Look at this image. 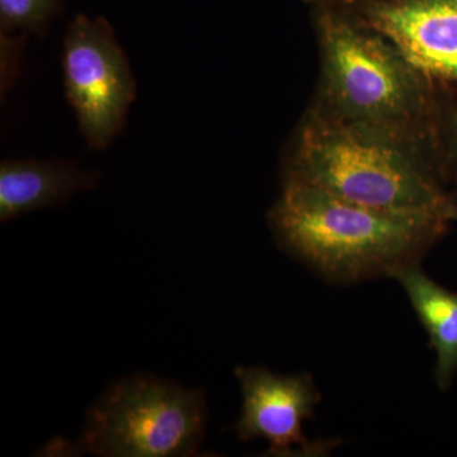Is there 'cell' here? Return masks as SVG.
Segmentation results:
<instances>
[{"mask_svg":"<svg viewBox=\"0 0 457 457\" xmlns=\"http://www.w3.org/2000/svg\"><path fill=\"white\" fill-rule=\"evenodd\" d=\"M282 179L371 209L450 221L451 180L441 143L305 112L286 145Z\"/></svg>","mask_w":457,"mask_h":457,"instance_id":"6da1fadb","label":"cell"},{"mask_svg":"<svg viewBox=\"0 0 457 457\" xmlns=\"http://www.w3.org/2000/svg\"><path fill=\"white\" fill-rule=\"evenodd\" d=\"M319 75L305 112L414 139L442 141L447 96L380 33L308 5Z\"/></svg>","mask_w":457,"mask_h":457,"instance_id":"7a4b0ae2","label":"cell"},{"mask_svg":"<svg viewBox=\"0 0 457 457\" xmlns=\"http://www.w3.org/2000/svg\"><path fill=\"white\" fill-rule=\"evenodd\" d=\"M269 221L279 245L342 281L393 278L435 245L450 222L371 209L291 179H282Z\"/></svg>","mask_w":457,"mask_h":457,"instance_id":"3957f363","label":"cell"},{"mask_svg":"<svg viewBox=\"0 0 457 457\" xmlns=\"http://www.w3.org/2000/svg\"><path fill=\"white\" fill-rule=\"evenodd\" d=\"M206 423L200 390L132 375L111 385L90 408L73 451L106 457L195 456Z\"/></svg>","mask_w":457,"mask_h":457,"instance_id":"277c9868","label":"cell"},{"mask_svg":"<svg viewBox=\"0 0 457 457\" xmlns=\"http://www.w3.org/2000/svg\"><path fill=\"white\" fill-rule=\"evenodd\" d=\"M65 97L90 150H104L122 131L137 98L130 62L104 18L78 14L62 55Z\"/></svg>","mask_w":457,"mask_h":457,"instance_id":"5b68a950","label":"cell"},{"mask_svg":"<svg viewBox=\"0 0 457 457\" xmlns=\"http://www.w3.org/2000/svg\"><path fill=\"white\" fill-rule=\"evenodd\" d=\"M380 33L445 96L457 95V0H303Z\"/></svg>","mask_w":457,"mask_h":457,"instance_id":"8992f818","label":"cell"},{"mask_svg":"<svg viewBox=\"0 0 457 457\" xmlns=\"http://www.w3.org/2000/svg\"><path fill=\"white\" fill-rule=\"evenodd\" d=\"M243 394L242 416L236 431L242 441L263 438L272 456H315L330 449L328 442H311L303 422L320 400L309 375H275L263 368H237Z\"/></svg>","mask_w":457,"mask_h":457,"instance_id":"52a82bcc","label":"cell"},{"mask_svg":"<svg viewBox=\"0 0 457 457\" xmlns=\"http://www.w3.org/2000/svg\"><path fill=\"white\" fill-rule=\"evenodd\" d=\"M97 171L62 159H25L0 164V221L50 207L64 206L74 195L97 187Z\"/></svg>","mask_w":457,"mask_h":457,"instance_id":"ba28073f","label":"cell"},{"mask_svg":"<svg viewBox=\"0 0 457 457\" xmlns=\"http://www.w3.org/2000/svg\"><path fill=\"white\" fill-rule=\"evenodd\" d=\"M393 278L404 288L428 333L437 354L436 381L441 390H446L457 370V294L429 278L418 262L396 270Z\"/></svg>","mask_w":457,"mask_h":457,"instance_id":"9c48e42d","label":"cell"},{"mask_svg":"<svg viewBox=\"0 0 457 457\" xmlns=\"http://www.w3.org/2000/svg\"><path fill=\"white\" fill-rule=\"evenodd\" d=\"M65 0H0L2 35L42 36L62 13Z\"/></svg>","mask_w":457,"mask_h":457,"instance_id":"30bf717a","label":"cell"},{"mask_svg":"<svg viewBox=\"0 0 457 457\" xmlns=\"http://www.w3.org/2000/svg\"><path fill=\"white\" fill-rule=\"evenodd\" d=\"M442 141L450 180L457 183V104L453 98L445 104Z\"/></svg>","mask_w":457,"mask_h":457,"instance_id":"8fae6325","label":"cell"},{"mask_svg":"<svg viewBox=\"0 0 457 457\" xmlns=\"http://www.w3.org/2000/svg\"><path fill=\"white\" fill-rule=\"evenodd\" d=\"M450 221H457V183L455 188L449 192V209H447Z\"/></svg>","mask_w":457,"mask_h":457,"instance_id":"7c38bea8","label":"cell"}]
</instances>
